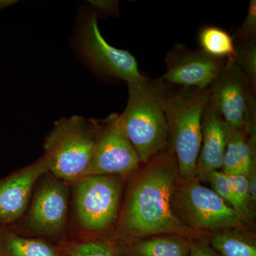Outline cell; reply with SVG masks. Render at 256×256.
<instances>
[{
	"label": "cell",
	"instance_id": "cell-1",
	"mask_svg": "<svg viewBox=\"0 0 256 256\" xmlns=\"http://www.w3.org/2000/svg\"><path fill=\"white\" fill-rule=\"evenodd\" d=\"M144 164L131 184L121 213L120 242L162 234L192 240L204 237L185 226L173 212L172 200L182 182L172 151L168 148Z\"/></svg>",
	"mask_w": 256,
	"mask_h": 256
},
{
	"label": "cell",
	"instance_id": "cell-2",
	"mask_svg": "<svg viewBox=\"0 0 256 256\" xmlns=\"http://www.w3.org/2000/svg\"><path fill=\"white\" fill-rule=\"evenodd\" d=\"M128 100L120 122L142 164L169 148L165 98L170 84L144 77L127 82Z\"/></svg>",
	"mask_w": 256,
	"mask_h": 256
},
{
	"label": "cell",
	"instance_id": "cell-3",
	"mask_svg": "<svg viewBox=\"0 0 256 256\" xmlns=\"http://www.w3.org/2000/svg\"><path fill=\"white\" fill-rule=\"evenodd\" d=\"M210 99V88L170 85L165 98L169 148L178 162L182 182L196 178L202 142L204 109Z\"/></svg>",
	"mask_w": 256,
	"mask_h": 256
},
{
	"label": "cell",
	"instance_id": "cell-4",
	"mask_svg": "<svg viewBox=\"0 0 256 256\" xmlns=\"http://www.w3.org/2000/svg\"><path fill=\"white\" fill-rule=\"evenodd\" d=\"M96 121L82 116L62 118L45 139L44 156L50 160V172L64 182L86 176L95 146Z\"/></svg>",
	"mask_w": 256,
	"mask_h": 256
},
{
	"label": "cell",
	"instance_id": "cell-5",
	"mask_svg": "<svg viewBox=\"0 0 256 256\" xmlns=\"http://www.w3.org/2000/svg\"><path fill=\"white\" fill-rule=\"evenodd\" d=\"M172 206L175 216L188 228L205 234L244 230L238 214L198 178L181 182L174 192Z\"/></svg>",
	"mask_w": 256,
	"mask_h": 256
},
{
	"label": "cell",
	"instance_id": "cell-6",
	"mask_svg": "<svg viewBox=\"0 0 256 256\" xmlns=\"http://www.w3.org/2000/svg\"><path fill=\"white\" fill-rule=\"evenodd\" d=\"M122 184L118 176L88 175L74 183L76 216L88 233L104 232L118 216Z\"/></svg>",
	"mask_w": 256,
	"mask_h": 256
},
{
	"label": "cell",
	"instance_id": "cell-7",
	"mask_svg": "<svg viewBox=\"0 0 256 256\" xmlns=\"http://www.w3.org/2000/svg\"><path fill=\"white\" fill-rule=\"evenodd\" d=\"M256 90L242 68L226 60L210 87V99L230 129L256 132Z\"/></svg>",
	"mask_w": 256,
	"mask_h": 256
},
{
	"label": "cell",
	"instance_id": "cell-8",
	"mask_svg": "<svg viewBox=\"0 0 256 256\" xmlns=\"http://www.w3.org/2000/svg\"><path fill=\"white\" fill-rule=\"evenodd\" d=\"M76 46L86 63L101 75L124 80L126 84L144 78L132 54L106 42L99 30L95 12L88 13L84 18Z\"/></svg>",
	"mask_w": 256,
	"mask_h": 256
},
{
	"label": "cell",
	"instance_id": "cell-9",
	"mask_svg": "<svg viewBox=\"0 0 256 256\" xmlns=\"http://www.w3.org/2000/svg\"><path fill=\"white\" fill-rule=\"evenodd\" d=\"M141 164L122 129L118 114L96 121L95 146L86 176H124L136 172Z\"/></svg>",
	"mask_w": 256,
	"mask_h": 256
},
{
	"label": "cell",
	"instance_id": "cell-10",
	"mask_svg": "<svg viewBox=\"0 0 256 256\" xmlns=\"http://www.w3.org/2000/svg\"><path fill=\"white\" fill-rule=\"evenodd\" d=\"M68 185L53 175L37 188L25 218V225L36 235L50 238L63 236L68 206Z\"/></svg>",
	"mask_w": 256,
	"mask_h": 256
},
{
	"label": "cell",
	"instance_id": "cell-11",
	"mask_svg": "<svg viewBox=\"0 0 256 256\" xmlns=\"http://www.w3.org/2000/svg\"><path fill=\"white\" fill-rule=\"evenodd\" d=\"M226 60L210 56L200 48L192 50L176 44L166 54V72L160 78L170 85L210 88Z\"/></svg>",
	"mask_w": 256,
	"mask_h": 256
},
{
	"label": "cell",
	"instance_id": "cell-12",
	"mask_svg": "<svg viewBox=\"0 0 256 256\" xmlns=\"http://www.w3.org/2000/svg\"><path fill=\"white\" fill-rule=\"evenodd\" d=\"M50 168V160L44 154L33 164L0 180V226H12L22 216L35 184Z\"/></svg>",
	"mask_w": 256,
	"mask_h": 256
},
{
	"label": "cell",
	"instance_id": "cell-13",
	"mask_svg": "<svg viewBox=\"0 0 256 256\" xmlns=\"http://www.w3.org/2000/svg\"><path fill=\"white\" fill-rule=\"evenodd\" d=\"M228 126L210 99L204 109L202 142L197 161L196 178L200 180L212 172L222 170Z\"/></svg>",
	"mask_w": 256,
	"mask_h": 256
},
{
	"label": "cell",
	"instance_id": "cell-14",
	"mask_svg": "<svg viewBox=\"0 0 256 256\" xmlns=\"http://www.w3.org/2000/svg\"><path fill=\"white\" fill-rule=\"evenodd\" d=\"M193 240L182 236L162 234L120 242L114 247L122 256H188Z\"/></svg>",
	"mask_w": 256,
	"mask_h": 256
},
{
	"label": "cell",
	"instance_id": "cell-15",
	"mask_svg": "<svg viewBox=\"0 0 256 256\" xmlns=\"http://www.w3.org/2000/svg\"><path fill=\"white\" fill-rule=\"evenodd\" d=\"M256 132H248L229 128L222 171L226 174L248 176L252 168H256Z\"/></svg>",
	"mask_w": 256,
	"mask_h": 256
},
{
	"label": "cell",
	"instance_id": "cell-16",
	"mask_svg": "<svg viewBox=\"0 0 256 256\" xmlns=\"http://www.w3.org/2000/svg\"><path fill=\"white\" fill-rule=\"evenodd\" d=\"M60 248L40 238H28L12 227L0 226V256H64Z\"/></svg>",
	"mask_w": 256,
	"mask_h": 256
},
{
	"label": "cell",
	"instance_id": "cell-17",
	"mask_svg": "<svg viewBox=\"0 0 256 256\" xmlns=\"http://www.w3.org/2000/svg\"><path fill=\"white\" fill-rule=\"evenodd\" d=\"M200 50L210 56L232 60L235 54L233 38L223 28L216 26H204L198 34Z\"/></svg>",
	"mask_w": 256,
	"mask_h": 256
},
{
	"label": "cell",
	"instance_id": "cell-18",
	"mask_svg": "<svg viewBox=\"0 0 256 256\" xmlns=\"http://www.w3.org/2000/svg\"><path fill=\"white\" fill-rule=\"evenodd\" d=\"M230 230L212 234L208 242L210 246L220 256H256L255 244Z\"/></svg>",
	"mask_w": 256,
	"mask_h": 256
},
{
	"label": "cell",
	"instance_id": "cell-19",
	"mask_svg": "<svg viewBox=\"0 0 256 256\" xmlns=\"http://www.w3.org/2000/svg\"><path fill=\"white\" fill-rule=\"evenodd\" d=\"M202 180L210 184V188L238 214L244 224L250 220L252 218V212L242 206L239 201L238 197L229 182L228 176L223 171L218 170L206 174Z\"/></svg>",
	"mask_w": 256,
	"mask_h": 256
},
{
	"label": "cell",
	"instance_id": "cell-20",
	"mask_svg": "<svg viewBox=\"0 0 256 256\" xmlns=\"http://www.w3.org/2000/svg\"><path fill=\"white\" fill-rule=\"evenodd\" d=\"M60 249L67 256H114L116 252L114 242L106 239L65 242Z\"/></svg>",
	"mask_w": 256,
	"mask_h": 256
},
{
	"label": "cell",
	"instance_id": "cell-21",
	"mask_svg": "<svg viewBox=\"0 0 256 256\" xmlns=\"http://www.w3.org/2000/svg\"><path fill=\"white\" fill-rule=\"evenodd\" d=\"M232 60L242 68L256 90V38L235 44V54Z\"/></svg>",
	"mask_w": 256,
	"mask_h": 256
},
{
	"label": "cell",
	"instance_id": "cell-22",
	"mask_svg": "<svg viewBox=\"0 0 256 256\" xmlns=\"http://www.w3.org/2000/svg\"><path fill=\"white\" fill-rule=\"evenodd\" d=\"M234 44L256 38V1L250 0L246 16L242 26L234 34Z\"/></svg>",
	"mask_w": 256,
	"mask_h": 256
},
{
	"label": "cell",
	"instance_id": "cell-23",
	"mask_svg": "<svg viewBox=\"0 0 256 256\" xmlns=\"http://www.w3.org/2000/svg\"><path fill=\"white\" fill-rule=\"evenodd\" d=\"M226 174V173H225ZM229 182L239 201L246 208L250 210V197L248 192V180L246 175L226 174Z\"/></svg>",
	"mask_w": 256,
	"mask_h": 256
},
{
	"label": "cell",
	"instance_id": "cell-24",
	"mask_svg": "<svg viewBox=\"0 0 256 256\" xmlns=\"http://www.w3.org/2000/svg\"><path fill=\"white\" fill-rule=\"evenodd\" d=\"M89 4L96 10V14L117 16L119 14L118 1L114 0H90Z\"/></svg>",
	"mask_w": 256,
	"mask_h": 256
},
{
	"label": "cell",
	"instance_id": "cell-25",
	"mask_svg": "<svg viewBox=\"0 0 256 256\" xmlns=\"http://www.w3.org/2000/svg\"><path fill=\"white\" fill-rule=\"evenodd\" d=\"M204 237L193 240L188 256H220L210 246V242L204 239Z\"/></svg>",
	"mask_w": 256,
	"mask_h": 256
},
{
	"label": "cell",
	"instance_id": "cell-26",
	"mask_svg": "<svg viewBox=\"0 0 256 256\" xmlns=\"http://www.w3.org/2000/svg\"><path fill=\"white\" fill-rule=\"evenodd\" d=\"M248 192L250 197V206L255 204L256 202V168H252L248 174Z\"/></svg>",
	"mask_w": 256,
	"mask_h": 256
},
{
	"label": "cell",
	"instance_id": "cell-27",
	"mask_svg": "<svg viewBox=\"0 0 256 256\" xmlns=\"http://www.w3.org/2000/svg\"><path fill=\"white\" fill-rule=\"evenodd\" d=\"M18 2V1H14V0H4V1H0V11L2 10H4L8 6H12Z\"/></svg>",
	"mask_w": 256,
	"mask_h": 256
},
{
	"label": "cell",
	"instance_id": "cell-28",
	"mask_svg": "<svg viewBox=\"0 0 256 256\" xmlns=\"http://www.w3.org/2000/svg\"><path fill=\"white\" fill-rule=\"evenodd\" d=\"M114 256H122L121 255H120L119 254H118L117 252H116V255H114Z\"/></svg>",
	"mask_w": 256,
	"mask_h": 256
}]
</instances>
